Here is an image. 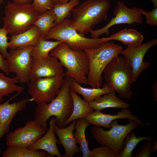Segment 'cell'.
<instances>
[{"label": "cell", "mask_w": 157, "mask_h": 157, "mask_svg": "<svg viewBox=\"0 0 157 157\" xmlns=\"http://www.w3.org/2000/svg\"><path fill=\"white\" fill-rule=\"evenodd\" d=\"M71 78L65 76L59 92L52 101L47 103L37 104L34 115V120L47 131V120L55 117L56 126L65 127V123L71 114L73 101L70 93Z\"/></svg>", "instance_id": "6da1fadb"}, {"label": "cell", "mask_w": 157, "mask_h": 157, "mask_svg": "<svg viewBox=\"0 0 157 157\" xmlns=\"http://www.w3.org/2000/svg\"><path fill=\"white\" fill-rule=\"evenodd\" d=\"M110 4L108 0H86L72 11V26L84 35L93 28L106 21Z\"/></svg>", "instance_id": "7a4b0ae2"}, {"label": "cell", "mask_w": 157, "mask_h": 157, "mask_svg": "<svg viewBox=\"0 0 157 157\" xmlns=\"http://www.w3.org/2000/svg\"><path fill=\"white\" fill-rule=\"evenodd\" d=\"M49 55L56 57L67 71L65 76L76 81L80 84L88 85L87 78L89 63L85 50H75L63 42L53 49Z\"/></svg>", "instance_id": "3957f363"}, {"label": "cell", "mask_w": 157, "mask_h": 157, "mask_svg": "<svg viewBox=\"0 0 157 157\" xmlns=\"http://www.w3.org/2000/svg\"><path fill=\"white\" fill-rule=\"evenodd\" d=\"M123 49L122 46L110 41L98 47L85 50L89 63L87 77L88 85L92 88H98L101 86L103 79L102 74L104 69Z\"/></svg>", "instance_id": "277c9868"}, {"label": "cell", "mask_w": 157, "mask_h": 157, "mask_svg": "<svg viewBox=\"0 0 157 157\" xmlns=\"http://www.w3.org/2000/svg\"><path fill=\"white\" fill-rule=\"evenodd\" d=\"M45 39H53L65 43L71 49L85 50L103 45L108 41L101 38H89L79 33L73 27L71 19L66 18L52 27L44 37Z\"/></svg>", "instance_id": "5b68a950"}, {"label": "cell", "mask_w": 157, "mask_h": 157, "mask_svg": "<svg viewBox=\"0 0 157 157\" xmlns=\"http://www.w3.org/2000/svg\"><path fill=\"white\" fill-rule=\"evenodd\" d=\"M40 14L31 3L19 5L8 1L4 8L3 27L11 36L17 35L29 29Z\"/></svg>", "instance_id": "8992f818"}, {"label": "cell", "mask_w": 157, "mask_h": 157, "mask_svg": "<svg viewBox=\"0 0 157 157\" xmlns=\"http://www.w3.org/2000/svg\"><path fill=\"white\" fill-rule=\"evenodd\" d=\"M103 74L106 82L121 98L124 99L132 98L133 94L131 86L133 83L132 71L123 57L114 58L106 66Z\"/></svg>", "instance_id": "52a82bcc"}, {"label": "cell", "mask_w": 157, "mask_h": 157, "mask_svg": "<svg viewBox=\"0 0 157 157\" xmlns=\"http://www.w3.org/2000/svg\"><path fill=\"white\" fill-rule=\"evenodd\" d=\"M140 125L138 122L131 119H128L126 124L120 125L116 119L111 122L110 128L108 130H104L98 126H94L91 132L93 138L101 146L110 148L117 157L124 148L126 137Z\"/></svg>", "instance_id": "ba28073f"}, {"label": "cell", "mask_w": 157, "mask_h": 157, "mask_svg": "<svg viewBox=\"0 0 157 157\" xmlns=\"http://www.w3.org/2000/svg\"><path fill=\"white\" fill-rule=\"evenodd\" d=\"M65 76L31 78L27 83L30 101L37 104L47 103L58 93Z\"/></svg>", "instance_id": "9c48e42d"}, {"label": "cell", "mask_w": 157, "mask_h": 157, "mask_svg": "<svg viewBox=\"0 0 157 157\" xmlns=\"http://www.w3.org/2000/svg\"><path fill=\"white\" fill-rule=\"evenodd\" d=\"M145 10L144 9L136 7L129 8L123 2L118 1L113 11L115 17L104 27L92 30L89 33L92 38H99V36L104 34L108 35L109 29L114 25L121 24H141L143 22L142 15Z\"/></svg>", "instance_id": "30bf717a"}, {"label": "cell", "mask_w": 157, "mask_h": 157, "mask_svg": "<svg viewBox=\"0 0 157 157\" xmlns=\"http://www.w3.org/2000/svg\"><path fill=\"white\" fill-rule=\"evenodd\" d=\"M33 47L10 49V56L6 58L10 73L15 74L21 83H28L30 79L33 60L31 53Z\"/></svg>", "instance_id": "8fae6325"}, {"label": "cell", "mask_w": 157, "mask_h": 157, "mask_svg": "<svg viewBox=\"0 0 157 157\" xmlns=\"http://www.w3.org/2000/svg\"><path fill=\"white\" fill-rule=\"evenodd\" d=\"M46 132L34 120H29L24 127L18 128L7 134L6 144L8 146H17L28 147Z\"/></svg>", "instance_id": "7c38bea8"}, {"label": "cell", "mask_w": 157, "mask_h": 157, "mask_svg": "<svg viewBox=\"0 0 157 157\" xmlns=\"http://www.w3.org/2000/svg\"><path fill=\"white\" fill-rule=\"evenodd\" d=\"M157 44V40L155 39L136 46L127 47L120 52V54L123 55L126 63L132 69L133 82L150 66V63L144 61V58L147 51Z\"/></svg>", "instance_id": "4fadbf2b"}, {"label": "cell", "mask_w": 157, "mask_h": 157, "mask_svg": "<svg viewBox=\"0 0 157 157\" xmlns=\"http://www.w3.org/2000/svg\"><path fill=\"white\" fill-rule=\"evenodd\" d=\"M63 67L58 60L53 56L50 55L45 58L33 57L30 79L65 76Z\"/></svg>", "instance_id": "5bb4252c"}, {"label": "cell", "mask_w": 157, "mask_h": 157, "mask_svg": "<svg viewBox=\"0 0 157 157\" xmlns=\"http://www.w3.org/2000/svg\"><path fill=\"white\" fill-rule=\"evenodd\" d=\"M19 94L17 93L4 103L0 104V142L8 132L10 124L15 115L19 111L24 109L30 101L29 99L23 98L18 101L10 103L11 100Z\"/></svg>", "instance_id": "9a60e30c"}, {"label": "cell", "mask_w": 157, "mask_h": 157, "mask_svg": "<svg viewBox=\"0 0 157 157\" xmlns=\"http://www.w3.org/2000/svg\"><path fill=\"white\" fill-rule=\"evenodd\" d=\"M121 109L115 115L106 114L100 111H94L84 116L83 118L91 125L101 126L108 129L110 128V124L113 121L123 119L134 120L139 122L140 125L145 128L147 127L137 116L133 114L131 111L127 108Z\"/></svg>", "instance_id": "2e32d148"}, {"label": "cell", "mask_w": 157, "mask_h": 157, "mask_svg": "<svg viewBox=\"0 0 157 157\" xmlns=\"http://www.w3.org/2000/svg\"><path fill=\"white\" fill-rule=\"evenodd\" d=\"M49 127L47 132L42 136L35 142L28 147L29 149L34 150H42L55 157H63L60 153L57 143L60 144L59 140L56 138L55 132L56 126V119L52 117L49 123Z\"/></svg>", "instance_id": "e0dca14e"}, {"label": "cell", "mask_w": 157, "mask_h": 157, "mask_svg": "<svg viewBox=\"0 0 157 157\" xmlns=\"http://www.w3.org/2000/svg\"><path fill=\"white\" fill-rule=\"evenodd\" d=\"M76 121V120H73L66 128H60L56 126L55 127V133L65 150L64 154L62 155L63 157H72L76 153L81 152V149L77 145L74 135L73 131Z\"/></svg>", "instance_id": "ac0fdd59"}, {"label": "cell", "mask_w": 157, "mask_h": 157, "mask_svg": "<svg viewBox=\"0 0 157 157\" xmlns=\"http://www.w3.org/2000/svg\"><path fill=\"white\" fill-rule=\"evenodd\" d=\"M41 37L38 28L33 25L29 29L19 34L11 36L9 48L13 49L29 47H34Z\"/></svg>", "instance_id": "d6986e66"}, {"label": "cell", "mask_w": 157, "mask_h": 157, "mask_svg": "<svg viewBox=\"0 0 157 157\" xmlns=\"http://www.w3.org/2000/svg\"><path fill=\"white\" fill-rule=\"evenodd\" d=\"M70 89L77 94H81L83 100L89 103L105 94L115 92L112 87L108 83H104L101 88H88L81 86L80 83L71 78Z\"/></svg>", "instance_id": "ffe728a7"}, {"label": "cell", "mask_w": 157, "mask_h": 157, "mask_svg": "<svg viewBox=\"0 0 157 157\" xmlns=\"http://www.w3.org/2000/svg\"><path fill=\"white\" fill-rule=\"evenodd\" d=\"M89 103L90 107L95 111H100L106 108H128L129 104L118 98L113 92L103 95Z\"/></svg>", "instance_id": "44dd1931"}, {"label": "cell", "mask_w": 157, "mask_h": 157, "mask_svg": "<svg viewBox=\"0 0 157 157\" xmlns=\"http://www.w3.org/2000/svg\"><path fill=\"white\" fill-rule=\"evenodd\" d=\"M105 40H118L128 47L136 46L142 44L144 38L140 32L133 28L123 29L110 36L102 38Z\"/></svg>", "instance_id": "7402d4cb"}, {"label": "cell", "mask_w": 157, "mask_h": 157, "mask_svg": "<svg viewBox=\"0 0 157 157\" xmlns=\"http://www.w3.org/2000/svg\"><path fill=\"white\" fill-rule=\"evenodd\" d=\"M70 93L73 101V109L71 114L65 123V126L73 120L83 118L84 116L94 111L89 103L80 98L71 89Z\"/></svg>", "instance_id": "603a6c76"}, {"label": "cell", "mask_w": 157, "mask_h": 157, "mask_svg": "<svg viewBox=\"0 0 157 157\" xmlns=\"http://www.w3.org/2000/svg\"><path fill=\"white\" fill-rule=\"evenodd\" d=\"M90 125L84 118H82L76 120L74 127L76 131L74 135L76 144L80 145L83 157H91V151L89 149L85 134L87 127Z\"/></svg>", "instance_id": "cb8c5ba5"}, {"label": "cell", "mask_w": 157, "mask_h": 157, "mask_svg": "<svg viewBox=\"0 0 157 157\" xmlns=\"http://www.w3.org/2000/svg\"><path fill=\"white\" fill-rule=\"evenodd\" d=\"M3 157H54L45 151H40L27 147L17 146H8L3 152Z\"/></svg>", "instance_id": "d4e9b609"}, {"label": "cell", "mask_w": 157, "mask_h": 157, "mask_svg": "<svg viewBox=\"0 0 157 157\" xmlns=\"http://www.w3.org/2000/svg\"><path fill=\"white\" fill-rule=\"evenodd\" d=\"M19 83L16 76L10 78L0 72V101L3 100V98L14 92H22L24 89L22 86L18 85Z\"/></svg>", "instance_id": "484cf974"}, {"label": "cell", "mask_w": 157, "mask_h": 157, "mask_svg": "<svg viewBox=\"0 0 157 157\" xmlns=\"http://www.w3.org/2000/svg\"><path fill=\"white\" fill-rule=\"evenodd\" d=\"M63 42L58 40L49 41L41 37L36 45L33 48L31 56L32 57H48L51 51Z\"/></svg>", "instance_id": "4316f807"}, {"label": "cell", "mask_w": 157, "mask_h": 157, "mask_svg": "<svg viewBox=\"0 0 157 157\" xmlns=\"http://www.w3.org/2000/svg\"><path fill=\"white\" fill-rule=\"evenodd\" d=\"M56 20V16L52 9L41 14L33 25L38 28L41 37L43 38L50 30L55 25Z\"/></svg>", "instance_id": "83f0119b"}, {"label": "cell", "mask_w": 157, "mask_h": 157, "mask_svg": "<svg viewBox=\"0 0 157 157\" xmlns=\"http://www.w3.org/2000/svg\"><path fill=\"white\" fill-rule=\"evenodd\" d=\"M152 136L148 135L145 136H136L135 132L132 131L126 137L124 142V147L117 157H133L132 152L138 143L143 140H147Z\"/></svg>", "instance_id": "f1b7e54d"}, {"label": "cell", "mask_w": 157, "mask_h": 157, "mask_svg": "<svg viewBox=\"0 0 157 157\" xmlns=\"http://www.w3.org/2000/svg\"><path fill=\"white\" fill-rule=\"evenodd\" d=\"M79 1L70 0L65 3H58L54 5L52 10L56 17L55 25L60 23L66 18L73 9L80 4Z\"/></svg>", "instance_id": "f546056e"}, {"label": "cell", "mask_w": 157, "mask_h": 157, "mask_svg": "<svg viewBox=\"0 0 157 157\" xmlns=\"http://www.w3.org/2000/svg\"><path fill=\"white\" fill-rule=\"evenodd\" d=\"M9 33L3 27H0V53L6 58L10 56L7 51L9 48V42L7 35Z\"/></svg>", "instance_id": "4dcf8cb0"}, {"label": "cell", "mask_w": 157, "mask_h": 157, "mask_svg": "<svg viewBox=\"0 0 157 157\" xmlns=\"http://www.w3.org/2000/svg\"><path fill=\"white\" fill-rule=\"evenodd\" d=\"M91 157H117L115 152L110 148L101 146L91 151Z\"/></svg>", "instance_id": "1f68e13d"}, {"label": "cell", "mask_w": 157, "mask_h": 157, "mask_svg": "<svg viewBox=\"0 0 157 157\" xmlns=\"http://www.w3.org/2000/svg\"><path fill=\"white\" fill-rule=\"evenodd\" d=\"M34 7L41 14L52 9L54 5L51 0H32Z\"/></svg>", "instance_id": "d6a6232c"}, {"label": "cell", "mask_w": 157, "mask_h": 157, "mask_svg": "<svg viewBox=\"0 0 157 157\" xmlns=\"http://www.w3.org/2000/svg\"><path fill=\"white\" fill-rule=\"evenodd\" d=\"M154 143L153 137L147 140L145 144L142 146L134 157H150L151 154V149Z\"/></svg>", "instance_id": "836d02e7"}, {"label": "cell", "mask_w": 157, "mask_h": 157, "mask_svg": "<svg viewBox=\"0 0 157 157\" xmlns=\"http://www.w3.org/2000/svg\"><path fill=\"white\" fill-rule=\"evenodd\" d=\"M143 15L145 16L147 24L157 26V7H154L152 10L149 12L145 10Z\"/></svg>", "instance_id": "e575fe53"}, {"label": "cell", "mask_w": 157, "mask_h": 157, "mask_svg": "<svg viewBox=\"0 0 157 157\" xmlns=\"http://www.w3.org/2000/svg\"><path fill=\"white\" fill-rule=\"evenodd\" d=\"M0 70L7 76L10 73L9 63L6 58L0 53Z\"/></svg>", "instance_id": "d590c367"}, {"label": "cell", "mask_w": 157, "mask_h": 157, "mask_svg": "<svg viewBox=\"0 0 157 157\" xmlns=\"http://www.w3.org/2000/svg\"><path fill=\"white\" fill-rule=\"evenodd\" d=\"M152 92L154 101L157 102V81H155L152 85Z\"/></svg>", "instance_id": "8d00e7d4"}, {"label": "cell", "mask_w": 157, "mask_h": 157, "mask_svg": "<svg viewBox=\"0 0 157 157\" xmlns=\"http://www.w3.org/2000/svg\"><path fill=\"white\" fill-rule=\"evenodd\" d=\"M13 2L19 5H24L31 3L32 0H12Z\"/></svg>", "instance_id": "74e56055"}, {"label": "cell", "mask_w": 157, "mask_h": 157, "mask_svg": "<svg viewBox=\"0 0 157 157\" xmlns=\"http://www.w3.org/2000/svg\"><path fill=\"white\" fill-rule=\"evenodd\" d=\"M157 150V141L154 142V144L152 147L151 150V154L156 151Z\"/></svg>", "instance_id": "f35d334b"}, {"label": "cell", "mask_w": 157, "mask_h": 157, "mask_svg": "<svg viewBox=\"0 0 157 157\" xmlns=\"http://www.w3.org/2000/svg\"><path fill=\"white\" fill-rule=\"evenodd\" d=\"M153 3L154 7H157V0H151Z\"/></svg>", "instance_id": "ab89813d"}, {"label": "cell", "mask_w": 157, "mask_h": 157, "mask_svg": "<svg viewBox=\"0 0 157 157\" xmlns=\"http://www.w3.org/2000/svg\"><path fill=\"white\" fill-rule=\"evenodd\" d=\"M51 0L53 4L54 5V4H55L56 3H59L60 0Z\"/></svg>", "instance_id": "60d3db41"}, {"label": "cell", "mask_w": 157, "mask_h": 157, "mask_svg": "<svg viewBox=\"0 0 157 157\" xmlns=\"http://www.w3.org/2000/svg\"><path fill=\"white\" fill-rule=\"evenodd\" d=\"M70 0H60L59 3H64L68 2Z\"/></svg>", "instance_id": "b9f144b4"}, {"label": "cell", "mask_w": 157, "mask_h": 157, "mask_svg": "<svg viewBox=\"0 0 157 157\" xmlns=\"http://www.w3.org/2000/svg\"><path fill=\"white\" fill-rule=\"evenodd\" d=\"M4 3L3 0H0V5L3 3Z\"/></svg>", "instance_id": "7bdbcfd3"}, {"label": "cell", "mask_w": 157, "mask_h": 157, "mask_svg": "<svg viewBox=\"0 0 157 157\" xmlns=\"http://www.w3.org/2000/svg\"><path fill=\"white\" fill-rule=\"evenodd\" d=\"M1 151H2L1 149V148L0 147V154H1Z\"/></svg>", "instance_id": "ee69618b"}]
</instances>
